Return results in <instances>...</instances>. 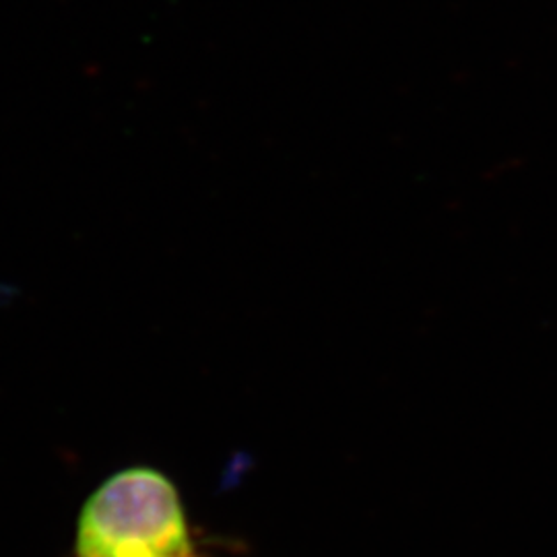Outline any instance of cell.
Returning a JSON list of instances; mask_svg holds the SVG:
<instances>
[{"label": "cell", "instance_id": "6da1fadb", "mask_svg": "<svg viewBox=\"0 0 557 557\" xmlns=\"http://www.w3.org/2000/svg\"><path fill=\"white\" fill-rule=\"evenodd\" d=\"M79 557H190L178 494L151 469L106 481L83 508Z\"/></svg>", "mask_w": 557, "mask_h": 557}]
</instances>
